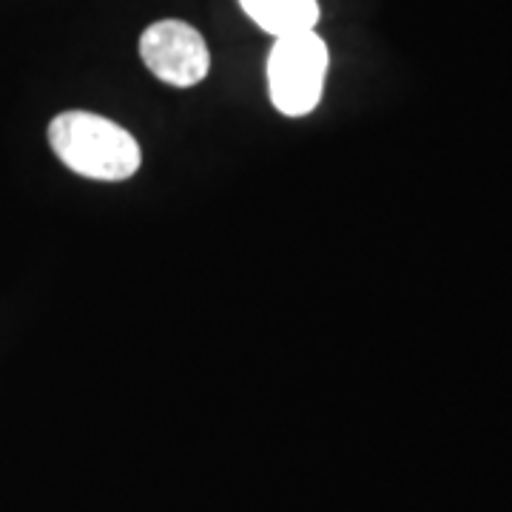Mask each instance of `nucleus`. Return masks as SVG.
<instances>
[{
  "label": "nucleus",
  "mask_w": 512,
  "mask_h": 512,
  "mask_svg": "<svg viewBox=\"0 0 512 512\" xmlns=\"http://www.w3.org/2000/svg\"><path fill=\"white\" fill-rule=\"evenodd\" d=\"M239 6L274 37L313 32L319 23V0H239Z\"/></svg>",
  "instance_id": "obj_4"
},
{
  "label": "nucleus",
  "mask_w": 512,
  "mask_h": 512,
  "mask_svg": "<svg viewBox=\"0 0 512 512\" xmlns=\"http://www.w3.org/2000/svg\"><path fill=\"white\" fill-rule=\"evenodd\" d=\"M140 57L148 72L177 89L197 86L211 69V52L205 40L183 20H160L148 26L140 37Z\"/></svg>",
  "instance_id": "obj_3"
},
{
  "label": "nucleus",
  "mask_w": 512,
  "mask_h": 512,
  "mask_svg": "<svg viewBox=\"0 0 512 512\" xmlns=\"http://www.w3.org/2000/svg\"><path fill=\"white\" fill-rule=\"evenodd\" d=\"M49 143L74 174L120 183L140 168V146L126 128L92 111H63L49 126Z\"/></svg>",
  "instance_id": "obj_1"
},
{
  "label": "nucleus",
  "mask_w": 512,
  "mask_h": 512,
  "mask_svg": "<svg viewBox=\"0 0 512 512\" xmlns=\"http://www.w3.org/2000/svg\"><path fill=\"white\" fill-rule=\"evenodd\" d=\"M328 46L316 32L276 37L268 57V89L276 111L305 117L319 106L328 77Z\"/></svg>",
  "instance_id": "obj_2"
}]
</instances>
